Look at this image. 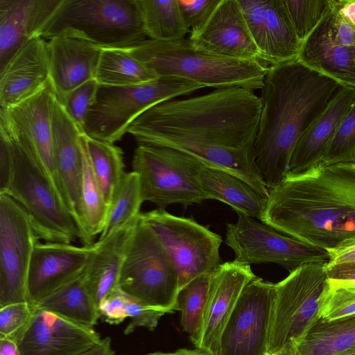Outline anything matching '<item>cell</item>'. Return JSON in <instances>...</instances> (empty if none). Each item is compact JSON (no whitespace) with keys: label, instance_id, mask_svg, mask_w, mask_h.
<instances>
[{"label":"cell","instance_id":"obj_1","mask_svg":"<svg viewBox=\"0 0 355 355\" xmlns=\"http://www.w3.org/2000/svg\"><path fill=\"white\" fill-rule=\"evenodd\" d=\"M261 107L254 90L219 88L157 104L141 114L127 133L139 145L173 148L234 175L268 199L269 189L254 155Z\"/></svg>","mask_w":355,"mask_h":355},{"label":"cell","instance_id":"obj_2","mask_svg":"<svg viewBox=\"0 0 355 355\" xmlns=\"http://www.w3.org/2000/svg\"><path fill=\"white\" fill-rule=\"evenodd\" d=\"M261 221L327 252L355 243V163L286 173L269 189Z\"/></svg>","mask_w":355,"mask_h":355},{"label":"cell","instance_id":"obj_3","mask_svg":"<svg viewBox=\"0 0 355 355\" xmlns=\"http://www.w3.org/2000/svg\"><path fill=\"white\" fill-rule=\"evenodd\" d=\"M342 87L297 60L269 67L254 145L257 168L269 189L283 180L301 136Z\"/></svg>","mask_w":355,"mask_h":355},{"label":"cell","instance_id":"obj_4","mask_svg":"<svg viewBox=\"0 0 355 355\" xmlns=\"http://www.w3.org/2000/svg\"><path fill=\"white\" fill-rule=\"evenodd\" d=\"M126 49L159 78L187 80L203 87L261 89L269 68L258 60L228 58L198 49L189 38L170 42L147 39Z\"/></svg>","mask_w":355,"mask_h":355},{"label":"cell","instance_id":"obj_5","mask_svg":"<svg viewBox=\"0 0 355 355\" xmlns=\"http://www.w3.org/2000/svg\"><path fill=\"white\" fill-rule=\"evenodd\" d=\"M9 137L13 169L9 188L4 194L25 210L39 239L65 243L79 239L84 245L83 232L40 157Z\"/></svg>","mask_w":355,"mask_h":355},{"label":"cell","instance_id":"obj_6","mask_svg":"<svg viewBox=\"0 0 355 355\" xmlns=\"http://www.w3.org/2000/svg\"><path fill=\"white\" fill-rule=\"evenodd\" d=\"M118 287L125 295L150 307L165 313L177 311L178 269L141 215L128 247Z\"/></svg>","mask_w":355,"mask_h":355},{"label":"cell","instance_id":"obj_7","mask_svg":"<svg viewBox=\"0 0 355 355\" xmlns=\"http://www.w3.org/2000/svg\"><path fill=\"white\" fill-rule=\"evenodd\" d=\"M64 29L78 32L102 49H126L147 40L137 0H64L42 37Z\"/></svg>","mask_w":355,"mask_h":355},{"label":"cell","instance_id":"obj_8","mask_svg":"<svg viewBox=\"0 0 355 355\" xmlns=\"http://www.w3.org/2000/svg\"><path fill=\"white\" fill-rule=\"evenodd\" d=\"M324 263L299 266L275 284L268 354L295 355L319 318L320 298L328 279Z\"/></svg>","mask_w":355,"mask_h":355},{"label":"cell","instance_id":"obj_9","mask_svg":"<svg viewBox=\"0 0 355 355\" xmlns=\"http://www.w3.org/2000/svg\"><path fill=\"white\" fill-rule=\"evenodd\" d=\"M202 87L187 80L162 78L139 85H99L96 101L87 118L84 134L114 144L123 138L130 125L147 110Z\"/></svg>","mask_w":355,"mask_h":355},{"label":"cell","instance_id":"obj_10","mask_svg":"<svg viewBox=\"0 0 355 355\" xmlns=\"http://www.w3.org/2000/svg\"><path fill=\"white\" fill-rule=\"evenodd\" d=\"M203 166L181 151L148 145H139L132 161L144 202L150 201L160 209L172 204L187 207L208 199L197 180Z\"/></svg>","mask_w":355,"mask_h":355},{"label":"cell","instance_id":"obj_11","mask_svg":"<svg viewBox=\"0 0 355 355\" xmlns=\"http://www.w3.org/2000/svg\"><path fill=\"white\" fill-rule=\"evenodd\" d=\"M175 263L179 290L194 278L215 271L223 263L222 238L192 218L156 209L141 214Z\"/></svg>","mask_w":355,"mask_h":355},{"label":"cell","instance_id":"obj_12","mask_svg":"<svg viewBox=\"0 0 355 355\" xmlns=\"http://www.w3.org/2000/svg\"><path fill=\"white\" fill-rule=\"evenodd\" d=\"M225 243L234 260L245 264L272 263L289 272L304 264L329 260L328 252L291 236L254 218L238 214L235 223L227 225Z\"/></svg>","mask_w":355,"mask_h":355},{"label":"cell","instance_id":"obj_13","mask_svg":"<svg viewBox=\"0 0 355 355\" xmlns=\"http://www.w3.org/2000/svg\"><path fill=\"white\" fill-rule=\"evenodd\" d=\"M275 284L254 277L243 288L220 337L217 355H266Z\"/></svg>","mask_w":355,"mask_h":355},{"label":"cell","instance_id":"obj_14","mask_svg":"<svg viewBox=\"0 0 355 355\" xmlns=\"http://www.w3.org/2000/svg\"><path fill=\"white\" fill-rule=\"evenodd\" d=\"M39 240L22 207L0 194V308L28 302V268Z\"/></svg>","mask_w":355,"mask_h":355},{"label":"cell","instance_id":"obj_15","mask_svg":"<svg viewBox=\"0 0 355 355\" xmlns=\"http://www.w3.org/2000/svg\"><path fill=\"white\" fill-rule=\"evenodd\" d=\"M56 101L49 80L31 97L10 107L0 108V128L40 157L65 203L53 157L52 121Z\"/></svg>","mask_w":355,"mask_h":355},{"label":"cell","instance_id":"obj_16","mask_svg":"<svg viewBox=\"0 0 355 355\" xmlns=\"http://www.w3.org/2000/svg\"><path fill=\"white\" fill-rule=\"evenodd\" d=\"M12 340L20 355H80L102 338L93 327L34 306L31 320Z\"/></svg>","mask_w":355,"mask_h":355},{"label":"cell","instance_id":"obj_17","mask_svg":"<svg viewBox=\"0 0 355 355\" xmlns=\"http://www.w3.org/2000/svg\"><path fill=\"white\" fill-rule=\"evenodd\" d=\"M253 40L269 67L297 60L302 43L284 0H238Z\"/></svg>","mask_w":355,"mask_h":355},{"label":"cell","instance_id":"obj_18","mask_svg":"<svg viewBox=\"0 0 355 355\" xmlns=\"http://www.w3.org/2000/svg\"><path fill=\"white\" fill-rule=\"evenodd\" d=\"M92 245L39 241L28 268V302L35 305L80 276L86 268Z\"/></svg>","mask_w":355,"mask_h":355},{"label":"cell","instance_id":"obj_19","mask_svg":"<svg viewBox=\"0 0 355 355\" xmlns=\"http://www.w3.org/2000/svg\"><path fill=\"white\" fill-rule=\"evenodd\" d=\"M46 45L49 80L58 101L95 79L102 48L72 29L58 33Z\"/></svg>","mask_w":355,"mask_h":355},{"label":"cell","instance_id":"obj_20","mask_svg":"<svg viewBox=\"0 0 355 355\" xmlns=\"http://www.w3.org/2000/svg\"><path fill=\"white\" fill-rule=\"evenodd\" d=\"M189 39L197 49L207 52L266 64L238 0H220L207 22L199 29L191 31Z\"/></svg>","mask_w":355,"mask_h":355},{"label":"cell","instance_id":"obj_21","mask_svg":"<svg viewBox=\"0 0 355 355\" xmlns=\"http://www.w3.org/2000/svg\"><path fill=\"white\" fill-rule=\"evenodd\" d=\"M255 277L250 265L235 260L223 263L212 272L198 349L217 355L222 331L242 291Z\"/></svg>","mask_w":355,"mask_h":355},{"label":"cell","instance_id":"obj_22","mask_svg":"<svg viewBox=\"0 0 355 355\" xmlns=\"http://www.w3.org/2000/svg\"><path fill=\"white\" fill-rule=\"evenodd\" d=\"M53 148L55 166L65 203L85 236L81 211V185L83 173V151L81 134L63 105L58 101L53 121Z\"/></svg>","mask_w":355,"mask_h":355},{"label":"cell","instance_id":"obj_23","mask_svg":"<svg viewBox=\"0 0 355 355\" xmlns=\"http://www.w3.org/2000/svg\"><path fill=\"white\" fill-rule=\"evenodd\" d=\"M64 0H0V71L28 42L43 35Z\"/></svg>","mask_w":355,"mask_h":355},{"label":"cell","instance_id":"obj_24","mask_svg":"<svg viewBox=\"0 0 355 355\" xmlns=\"http://www.w3.org/2000/svg\"><path fill=\"white\" fill-rule=\"evenodd\" d=\"M46 44L42 37L31 40L0 71V108L24 101L49 82Z\"/></svg>","mask_w":355,"mask_h":355},{"label":"cell","instance_id":"obj_25","mask_svg":"<svg viewBox=\"0 0 355 355\" xmlns=\"http://www.w3.org/2000/svg\"><path fill=\"white\" fill-rule=\"evenodd\" d=\"M355 101V88L342 87L323 112L302 134L286 173L297 174L320 163L340 121Z\"/></svg>","mask_w":355,"mask_h":355},{"label":"cell","instance_id":"obj_26","mask_svg":"<svg viewBox=\"0 0 355 355\" xmlns=\"http://www.w3.org/2000/svg\"><path fill=\"white\" fill-rule=\"evenodd\" d=\"M139 218L92 245L83 275L98 307L104 298L119 288L121 270Z\"/></svg>","mask_w":355,"mask_h":355},{"label":"cell","instance_id":"obj_27","mask_svg":"<svg viewBox=\"0 0 355 355\" xmlns=\"http://www.w3.org/2000/svg\"><path fill=\"white\" fill-rule=\"evenodd\" d=\"M329 13L303 42L297 60L343 87L355 88V47L334 40Z\"/></svg>","mask_w":355,"mask_h":355},{"label":"cell","instance_id":"obj_28","mask_svg":"<svg viewBox=\"0 0 355 355\" xmlns=\"http://www.w3.org/2000/svg\"><path fill=\"white\" fill-rule=\"evenodd\" d=\"M197 180L208 199L230 205L238 214L261 220L267 198L245 181L226 171L206 166L200 168Z\"/></svg>","mask_w":355,"mask_h":355},{"label":"cell","instance_id":"obj_29","mask_svg":"<svg viewBox=\"0 0 355 355\" xmlns=\"http://www.w3.org/2000/svg\"><path fill=\"white\" fill-rule=\"evenodd\" d=\"M83 272L34 306L73 322L94 327L101 315L86 286Z\"/></svg>","mask_w":355,"mask_h":355},{"label":"cell","instance_id":"obj_30","mask_svg":"<svg viewBox=\"0 0 355 355\" xmlns=\"http://www.w3.org/2000/svg\"><path fill=\"white\" fill-rule=\"evenodd\" d=\"M355 347V315L326 321L318 318L295 355H336Z\"/></svg>","mask_w":355,"mask_h":355},{"label":"cell","instance_id":"obj_31","mask_svg":"<svg viewBox=\"0 0 355 355\" xmlns=\"http://www.w3.org/2000/svg\"><path fill=\"white\" fill-rule=\"evenodd\" d=\"M158 79L154 71L132 56L127 49H102L95 76L99 85H139Z\"/></svg>","mask_w":355,"mask_h":355},{"label":"cell","instance_id":"obj_32","mask_svg":"<svg viewBox=\"0 0 355 355\" xmlns=\"http://www.w3.org/2000/svg\"><path fill=\"white\" fill-rule=\"evenodd\" d=\"M144 30L150 40L170 42L184 39L189 28L178 0H137Z\"/></svg>","mask_w":355,"mask_h":355},{"label":"cell","instance_id":"obj_33","mask_svg":"<svg viewBox=\"0 0 355 355\" xmlns=\"http://www.w3.org/2000/svg\"><path fill=\"white\" fill-rule=\"evenodd\" d=\"M81 138L94 174L109 207L125 173L123 151L114 144L90 137L84 133Z\"/></svg>","mask_w":355,"mask_h":355},{"label":"cell","instance_id":"obj_34","mask_svg":"<svg viewBox=\"0 0 355 355\" xmlns=\"http://www.w3.org/2000/svg\"><path fill=\"white\" fill-rule=\"evenodd\" d=\"M212 272L194 278L179 290L177 296L176 306L177 311L181 312V325L197 349L202 337Z\"/></svg>","mask_w":355,"mask_h":355},{"label":"cell","instance_id":"obj_35","mask_svg":"<svg viewBox=\"0 0 355 355\" xmlns=\"http://www.w3.org/2000/svg\"><path fill=\"white\" fill-rule=\"evenodd\" d=\"M144 201L139 178L135 171L125 172L109 205L106 220L99 239L137 220Z\"/></svg>","mask_w":355,"mask_h":355},{"label":"cell","instance_id":"obj_36","mask_svg":"<svg viewBox=\"0 0 355 355\" xmlns=\"http://www.w3.org/2000/svg\"><path fill=\"white\" fill-rule=\"evenodd\" d=\"M80 140L84 159L81 185L82 222L88 245H92L94 238L103 232L109 207L92 171L81 136Z\"/></svg>","mask_w":355,"mask_h":355},{"label":"cell","instance_id":"obj_37","mask_svg":"<svg viewBox=\"0 0 355 355\" xmlns=\"http://www.w3.org/2000/svg\"><path fill=\"white\" fill-rule=\"evenodd\" d=\"M355 315V281L328 278L320 302L319 318L329 321Z\"/></svg>","mask_w":355,"mask_h":355},{"label":"cell","instance_id":"obj_38","mask_svg":"<svg viewBox=\"0 0 355 355\" xmlns=\"http://www.w3.org/2000/svg\"><path fill=\"white\" fill-rule=\"evenodd\" d=\"M297 37L303 44L332 10L335 0H284Z\"/></svg>","mask_w":355,"mask_h":355},{"label":"cell","instance_id":"obj_39","mask_svg":"<svg viewBox=\"0 0 355 355\" xmlns=\"http://www.w3.org/2000/svg\"><path fill=\"white\" fill-rule=\"evenodd\" d=\"M355 163V101L338 126L320 164Z\"/></svg>","mask_w":355,"mask_h":355},{"label":"cell","instance_id":"obj_40","mask_svg":"<svg viewBox=\"0 0 355 355\" xmlns=\"http://www.w3.org/2000/svg\"><path fill=\"white\" fill-rule=\"evenodd\" d=\"M98 87V83L95 79H92L58 101L82 133L85 131L89 112L96 101Z\"/></svg>","mask_w":355,"mask_h":355},{"label":"cell","instance_id":"obj_41","mask_svg":"<svg viewBox=\"0 0 355 355\" xmlns=\"http://www.w3.org/2000/svg\"><path fill=\"white\" fill-rule=\"evenodd\" d=\"M34 306L19 302L0 308V338L12 339L29 322Z\"/></svg>","mask_w":355,"mask_h":355},{"label":"cell","instance_id":"obj_42","mask_svg":"<svg viewBox=\"0 0 355 355\" xmlns=\"http://www.w3.org/2000/svg\"><path fill=\"white\" fill-rule=\"evenodd\" d=\"M126 309L130 322L124 330V334H130L137 327L154 330L161 317L166 313L150 307L143 302L126 295Z\"/></svg>","mask_w":355,"mask_h":355},{"label":"cell","instance_id":"obj_43","mask_svg":"<svg viewBox=\"0 0 355 355\" xmlns=\"http://www.w3.org/2000/svg\"><path fill=\"white\" fill-rule=\"evenodd\" d=\"M220 0H178L184 21L191 31L201 28L211 17Z\"/></svg>","mask_w":355,"mask_h":355},{"label":"cell","instance_id":"obj_44","mask_svg":"<svg viewBox=\"0 0 355 355\" xmlns=\"http://www.w3.org/2000/svg\"><path fill=\"white\" fill-rule=\"evenodd\" d=\"M101 318L111 324H119L128 318L126 309V295L117 288L98 305Z\"/></svg>","mask_w":355,"mask_h":355},{"label":"cell","instance_id":"obj_45","mask_svg":"<svg viewBox=\"0 0 355 355\" xmlns=\"http://www.w3.org/2000/svg\"><path fill=\"white\" fill-rule=\"evenodd\" d=\"M328 19L334 40L343 46L355 47V26L336 10L335 3Z\"/></svg>","mask_w":355,"mask_h":355},{"label":"cell","instance_id":"obj_46","mask_svg":"<svg viewBox=\"0 0 355 355\" xmlns=\"http://www.w3.org/2000/svg\"><path fill=\"white\" fill-rule=\"evenodd\" d=\"M13 169L11 141L8 134L0 128V194L8 191Z\"/></svg>","mask_w":355,"mask_h":355},{"label":"cell","instance_id":"obj_47","mask_svg":"<svg viewBox=\"0 0 355 355\" xmlns=\"http://www.w3.org/2000/svg\"><path fill=\"white\" fill-rule=\"evenodd\" d=\"M329 260L326 266L355 264V243L340 248L327 251Z\"/></svg>","mask_w":355,"mask_h":355},{"label":"cell","instance_id":"obj_48","mask_svg":"<svg viewBox=\"0 0 355 355\" xmlns=\"http://www.w3.org/2000/svg\"><path fill=\"white\" fill-rule=\"evenodd\" d=\"M336 10L355 26V0H336Z\"/></svg>","mask_w":355,"mask_h":355},{"label":"cell","instance_id":"obj_49","mask_svg":"<svg viewBox=\"0 0 355 355\" xmlns=\"http://www.w3.org/2000/svg\"><path fill=\"white\" fill-rule=\"evenodd\" d=\"M111 342L109 337L102 338L99 343L80 355H115Z\"/></svg>","mask_w":355,"mask_h":355},{"label":"cell","instance_id":"obj_50","mask_svg":"<svg viewBox=\"0 0 355 355\" xmlns=\"http://www.w3.org/2000/svg\"><path fill=\"white\" fill-rule=\"evenodd\" d=\"M0 355H20L18 347L10 338H0Z\"/></svg>","mask_w":355,"mask_h":355},{"label":"cell","instance_id":"obj_51","mask_svg":"<svg viewBox=\"0 0 355 355\" xmlns=\"http://www.w3.org/2000/svg\"><path fill=\"white\" fill-rule=\"evenodd\" d=\"M175 355H207L199 349H180L174 352Z\"/></svg>","mask_w":355,"mask_h":355},{"label":"cell","instance_id":"obj_52","mask_svg":"<svg viewBox=\"0 0 355 355\" xmlns=\"http://www.w3.org/2000/svg\"><path fill=\"white\" fill-rule=\"evenodd\" d=\"M336 355H355V347Z\"/></svg>","mask_w":355,"mask_h":355},{"label":"cell","instance_id":"obj_53","mask_svg":"<svg viewBox=\"0 0 355 355\" xmlns=\"http://www.w3.org/2000/svg\"><path fill=\"white\" fill-rule=\"evenodd\" d=\"M146 355H175V354H174V352L173 353L155 352V353H151V354H146Z\"/></svg>","mask_w":355,"mask_h":355},{"label":"cell","instance_id":"obj_54","mask_svg":"<svg viewBox=\"0 0 355 355\" xmlns=\"http://www.w3.org/2000/svg\"><path fill=\"white\" fill-rule=\"evenodd\" d=\"M266 355H277V354H267Z\"/></svg>","mask_w":355,"mask_h":355}]
</instances>
